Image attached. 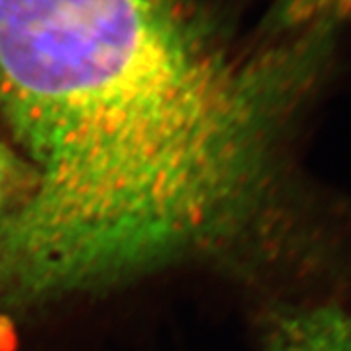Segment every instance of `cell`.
Listing matches in <instances>:
<instances>
[{
  "mask_svg": "<svg viewBox=\"0 0 351 351\" xmlns=\"http://www.w3.org/2000/svg\"><path fill=\"white\" fill-rule=\"evenodd\" d=\"M288 78L192 0H0V124L36 176L0 221V319L234 234Z\"/></svg>",
  "mask_w": 351,
  "mask_h": 351,
  "instance_id": "6da1fadb",
  "label": "cell"
},
{
  "mask_svg": "<svg viewBox=\"0 0 351 351\" xmlns=\"http://www.w3.org/2000/svg\"><path fill=\"white\" fill-rule=\"evenodd\" d=\"M258 351H351V314L333 304L274 314Z\"/></svg>",
  "mask_w": 351,
  "mask_h": 351,
  "instance_id": "7a4b0ae2",
  "label": "cell"
},
{
  "mask_svg": "<svg viewBox=\"0 0 351 351\" xmlns=\"http://www.w3.org/2000/svg\"><path fill=\"white\" fill-rule=\"evenodd\" d=\"M36 184L32 166L10 145L0 142V221L28 199Z\"/></svg>",
  "mask_w": 351,
  "mask_h": 351,
  "instance_id": "3957f363",
  "label": "cell"
},
{
  "mask_svg": "<svg viewBox=\"0 0 351 351\" xmlns=\"http://www.w3.org/2000/svg\"><path fill=\"white\" fill-rule=\"evenodd\" d=\"M282 16L304 26L351 23V0H282Z\"/></svg>",
  "mask_w": 351,
  "mask_h": 351,
  "instance_id": "277c9868",
  "label": "cell"
}]
</instances>
